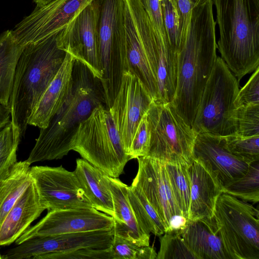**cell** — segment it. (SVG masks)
Here are the masks:
<instances>
[{"label": "cell", "instance_id": "4316f807", "mask_svg": "<svg viewBox=\"0 0 259 259\" xmlns=\"http://www.w3.org/2000/svg\"><path fill=\"white\" fill-rule=\"evenodd\" d=\"M127 197L138 223L147 234L160 236L165 228L154 208L138 187L127 186Z\"/></svg>", "mask_w": 259, "mask_h": 259}, {"label": "cell", "instance_id": "277c9868", "mask_svg": "<svg viewBox=\"0 0 259 259\" xmlns=\"http://www.w3.org/2000/svg\"><path fill=\"white\" fill-rule=\"evenodd\" d=\"M220 38L217 44L239 80L259 66V0H212Z\"/></svg>", "mask_w": 259, "mask_h": 259}, {"label": "cell", "instance_id": "e575fe53", "mask_svg": "<svg viewBox=\"0 0 259 259\" xmlns=\"http://www.w3.org/2000/svg\"><path fill=\"white\" fill-rule=\"evenodd\" d=\"M236 134L242 137L259 136V104L238 108Z\"/></svg>", "mask_w": 259, "mask_h": 259}, {"label": "cell", "instance_id": "5bb4252c", "mask_svg": "<svg viewBox=\"0 0 259 259\" xmlns=\"http://www.w3.org/2000/svg\"><path fill=\"white\" fill-rule=\"evenodd\" d=\"M114 226L112 217L94 207L49 210L43 219L29 227L15 242L18 245L36 236L109 230Z\"/></svg>", "mask_w": 259, "mask_h": 259}, {"label": "cell", "instance_id": "44dd1931", "mask_svg": "<svg viewBox=\"0 0 259 259\" xmlns=\"http://www.w3.org/2000/svg\"><path fill=\"white\" fill-rule=\"evenodd\" d=\"M44 210L32 181L0 225V245L15 242Z\"/></svg>", "mask_w": 259, "mask_h": 259}, {"label": "cell", "instance_id": "9c48e42d", "mask_svg": "<svg viewBox=\"0 0 259 259\" xmlns=\"http://www.w3.org/2000/svg\"><path fill=\"white\" fill-rule=\"evenodd\" d=\"M150 140L147 156L164 163L193 160L197 134L182 118L171 102L154 100L147 112Z\"/></svg>", "mask_w": 259, "mask_h": 259}, {"label": "cell", "instance_id": "ba28073f", "mask_svg": "<svg viewBox=\"0 0 259 259\" xmlns=\"http://www.w3.org/2000/svg\"><path fill=\"white\" fill-rule=\"evenodd\" d=\"M259 212L248 202L223 192L213 217L230 259H259Z\"/></svg>", "mask_w": 259, "mask_h": 259}, {"label": "cell", "instance_id": "60d3db41", "mask_svg": "<svg viewBox=\"0 0 259 259\" xmlns=\"http://www.w3.org/2000/svg\"><path fill=\"white\" fill-rule=\"evenodd\" d=\"M11 111L8 107L0 102V130L3 128L10 121Z\"/></svg>", "mask_w": 259, "mask_h": 259}, {"label": "cell", "instance_id": "7a4b0ae2", "mask_svg": "<svg viewBox=\"0 0 259 259\" xmlns=\"http://www.w3.org/2000/svg\"><path fill=\"white\" fill-rule=\"evenodd\" d=\"M101 105H106V101L100 80L85 65L75 59L70 92L47 127L40 128L26 161L30 165L67 155L72 150L73 139L80 123Z\"/></svg>", "mask_w": 259, "mask_h": 259}, {"label": "cell", "instance_id": "ffe728a7", "mask_svg": "<svg viewBox=\"0 0 259 259\" xmlns=\"http://www.w3.org/2000/svg\"><path fill=\"white\" fill-rule=\"evenodd\" d=\"M74 58L66 53L57 73L35 106L28 125L44 128L62 105L72 85V69Z\"/></svg>", "mask_w": 259, "mask_h": 259}, {"label": "cell", "instance_id": "d590c367", "mask_svg": "<svg viewBox=\"0 0 259 259\" xmlns=\"http://www.w3.org/2000/svg\"><path fill=\"white\" fill-rule=\"evenodd\" d=\"M112 259L110 247L106 249L81 248L77 249L46 253L32 259Z\"/></svg>", "mask_w": 259, "mask_h": 259}, {"label": "cell", "instance_id": "f1b7e54d", "mask_svg": "<svg viewBox=\"0 0 259 259\" xmlns=\"http://www.w3.org/2000/svg\"><path fill=\"white\" fill-rule=\"evenodd\" d=\"M21 137L11 121L0 130V181L9 177L18 163L16 153Z\"/></svg>", "mask_w": 259, "mask_h": 259}, {"label": "cell", "instance_id": "4fadbf2b", "mask_svg": "<svg viewBox=\"0 0 259 259\" xmlns=\"http://www.w3.org/2000/svg\"><path fill=\"white\" fill-rule=\"evenodd\" d=\"M153 100L134 74L123 71L119 89L109 110L128 155L139 122Z\"/></svg>", "mask_w": 259, "mask_h": 259}, {"label": "cell", "instance_id": "603a6c76", "mask_svg": "<svg viewBox=\"0 0 259 259\" xmlns=\"http://www.w3.org/2000/svg\"><path fill=\"white\" fill-rule=\"evenodd\" d=\"M190 181L189 219L211 218L216 201L223 193L217 181L200 163L193 159L188 165Z\"/></svg>", "mask_w": 259, "mask_h": 259}, {"label": "cell", "instance_id": "836d02e7", "mask_svg": "<svg viewBox=\"0 0 259 259\" xmlns=\"http://www.w3.org/2000/svg\"><path fill=\"white\" fill-rule=\"evenodd\" d=\"M163 24L167 40L177 54L179 49L180 15L176 0H160Z\"/></svg>", "mask_w": 259, "mask_h": 259}, {"label": "cell", "instance_id": "5b68a950", "mask_svg": "<svg viewBox=\"0 0 259 259\" xmlns=\"http://www.w3.org/2000/svg\"><path fill=\"white\" fill-rule=\"evenodd\" d=\"M72 150L106 175L115 178L122 174L131 160L105 105L95 108L80 123L73 139Z\"/></svg>", "mask_w": 259, "mask_h": 259}, {"label": "cell", "instance_id": "4dcf8cb0", "mask_svg": "<svg viewBox=\"0 0 259 259\" xmlns=\"http://www.w3.org/2000/svg\"><path fill=\"white\" fill-rule=\"evenodd\" d=\"M223 137L229 151L238 159L249 164L259 161V136L242 137L234 134Z\"/></svg>", "mask_w": 259, "mask_h": 259}, {"label": "cell", "instance_id": "2e32d148", "mask_svg": "<svg viewBox=\"0 0 259 259\" xmlns=\"http://www.w3.org/2000/svg\"><path fill=\"white\" fill-rule=\"evenodd\" d=\"M137 159L138 170L131 185L138 187L142 191L166 231L170 218L174 215L182 214L172 195L165 163L147 156Z\"/></svg>", "mask_w": 259, "mask_h": 259}, {"label": "cell", "instance_id": "d6a6232c", "mask_svg": "<svg viewBox=\"0 0 259 259\" xmlns=\"http://www.w3.org/2000/svg\"><path fill=\"white\" fill-rule=\"evenodd\" d=\"M182 233L167 231L161 235L160 249L156 259H195L184 242Z\"/></svg>", "mask_w": 259, "mask_h": 259}, {"label": "cell", "instance_id": "8d00e7d4", "mask_svg": "<svg viewBox=\"0 0 259 259\" xmlns=\"http://www.w3.org/2000/svg\"><path fill=\"white\" fill-rule=\"evenodd\" d=\"M150 140V133L146 113L140 120L134 135L128 153L131 159L147 156Z\"/></svg>", "mask_w": 259, "mask_h": 259}, {"label": "cell", "instance_id": "d6986e66", "mask_svg": "<svg viewBox=\"0 0 259 259\" xmlns=\"http://www.w3.org/2000/svg\"><path fill=\"white\" fill-rule=\"evenodd\" d=\"M123 16V30L121 48L123 71L128 70L134 74L155 100L158 94L157 81L126 0H124Z\"/></svg>", "mask_w": 259, "mask_h": 259}, {"label": "cell", "instance_id": "74e56055", "mask_svg": "<svg viewBox=\"0 0 259 259\" xmlns=\"http://www.w3.org/2000/svg\"><path fill=\"white\" fill-rule=\"evenodd\" d=\"M235 104L237 108L244 105L259 104V67L239 90Z\"/></svg>", "mask_w": 259, "mask_h": 259}, {"label": "cell", "instance_id": "1f68e13d", "mask_svg": "<svg viewBox=\"0 0 259 259\" xmlns=\"http://www.w3.org/2000/svg\"><path fill=\"white\" fill-rule=\"evenodd\" d=\"M110 251L112 259H155L157 255L153 247L139 246L115 234Z\"/></svg>", "mask_w": 259, "mask_h": 259}, {"label": "cell", "instance_id": "d4e9b609", "mask_svg": "<svg viewBox=\"0 0 259 259\" xmlns=\"http://www.w3.org/2000/svg\"><path fill=\"white\" fill-rule=\"evenodd\" d=\"M74 171L93 207L113 218V202L108 176L83 158L76 159Z\"/></svg>", "mask_w": 259, "mask_h": 259}, {"label": "cell", "instance_id": "7402d4cb", "mask_svg": "<svg viewBox=\"0 0 259 259\" xmlns=\"http://www.w3.org/2000/svg\"><path fill=\"white\" fill-rule=\"evenodd\" d=\"M182 237L195 259H230L213 216L189 219Z\"/></svg>", "mask_w": 259, "mask_h": 259}, {"label": "cell", "instance_id": "7c38bea8", "mask_svg": "<svg viewBox=\"0 0 259 259\" xmlns=\"http://www.w3.org/2000/svg\"><path fill=\"white\" fill-rule=\"evenodd\" d=\"M93 0H54L42 6H36L12 30L23 46L46 39L60 33L70 21Z\"/></svg>", "mask_w": 259, "mask_h": 259}, {"label": "cell", "instance_id": "52a82bcc", "mask_svg": "<svg viewBox=\"0 0 259 259\" xmlns=\"http://www.w3.org/2000/svg\"><path fill=\"white\" fill-rule=\"evenodd\" d=\"M101 80L109 109L119 89L123 68L121 48L124 0H93Z\"/></svg>", "mask_w": 259, "mask_h": 259}, {"label": "cell", "instance_id": "484cf974", "mask_svg": "<svg viewBox=\"0 0 259 259\" xmlns=\"http://www.w3.org/2000/svg\"><path fill=\"white\" fill-rule=\"evenodd\" d=\"M24 47L16 40L12 30L0 36V102L8 107L16 65Z\"/></svg>", "mask_w": 259, "mask_h": 259}, {"label": "cell", "instance_id": "83f0119b", "mask_svg": "<svg viewBox=\"0 0 259 259\" xmlns=\"http://www.w3.org/2000/svg\"><path fill=\"white\" fill-rule=\"evenodd\" d=\"M187 163H165L170 186L176 204L184 217L189 219L190 181Z\"/></svg>", "mask_w": 259, "mask_h": 259}, {"label": "cell", "instance_id": "9a60e30c", "mask_svg": "<svg viewBox=\"0 0 259 259\" xmlns=\"http://www.w3.org/2000/svg\"><path fill=\"white\" fill-rule=\"evenodd\" d=\"M114 228L29 238L3 255L2 259H29L37 255L56 252L71 251L81 248L106 249L110 247Z\"/></svg>", "mask_w": 259, "mask_h": 259}, {"label": "cell", "instance_id": "e0dca14e", "mask_svg": "<svg viewBox=\"0 0 259 259\" xmlns=\"http://www.w3.org/2000/svg\"><path fill=\"white\" fill-rule=\"evenodd\" d=\"M58 48L85 65L102 79L98 56L94 12L90 4L76 15L57 35Z\"/></svg>", "mask_w": 259, "mask_h": 259}, {"label": "cell", "instance_id": "30bf717a", "mask_svg": "<svg viewBox=\"0 0 259 259\" xmlns=\"http://www.w3.org/2000/svg\"><path fill=\"white\" fill-rule=\"evenodd\" d=\"M134 23L157 81V102H171L177 80V54L152 25L141 0H126Z\"/></svg>", "mask_w": 259, "mask_h": 259}, {"label": "cell", "instance_id": "6da1fadb", "mask_svg": "<svg viewBox=\"0 0 259 259\" xmlns=\"http://www.w3.org/2000/svg\"><path fill=\"white\" fill-rule=\"evenodd\" d=\"M212 5V0H205L193 8L186 37L177 55L176 86L171 102L191 126L217 57Z\"/></svg>", "mask_w": 259, "mask_h": 259}, {"label": "cell", "instance_id": "f546056e", "mask_svg": "<svg viewBox=\"0 0 259 259\" xmlns=\"http://www.w3.org/2000/svg\"><path fill=\"white\" fill-rule=\"evenodd\" d=\"M223 192L247 202L257 203L259 200V161L249 164L246 173L225 186Z\"/></svg>", "mask_w": 259, "mask_h": 259}, {"label": "cell", "instance_id": "ab89813d", "mask_svg": "<svg viewBox=\"0 0 259 259\" xmlns=\"http://www.w3.org/2000/svg\"><path fill=\"white\" fill-rule=\"evenodd\" d=\"M188 221L189 219L182 214L174 215L170 218L168 228L166 231H175L183 232L187 226Z\"/></svg>", "mask_w": 259, "mask_h": 259}, {"label": "cell", "instance_id": "cb8c5ba5", "mask_svg": "<svg viewBox=\"0 0 259 259\" xmlns=\"http://www.w3.org/2000/svg\"><path fill=\"white\" fill-rule=\"evenodd\" d=\"M114 215V234L139 246H149L150 235L140 227L127 197V185L117 178L108 176Z\"/></svg>", "mask_w": 259, "mask_h": 259}, {"label": "cell", "instance_id": "7bdbcfd3", "mask_svg": "<svg viewBox=\"0 0 259 259\" xmlns=\"http://www.w3.org/2000/svg\"><path fill=\"white\" fill-rule=\"evenodd\" d=\"M205 0H176L180 9H192L195 6Z\"/></svg>", "mask_w": 259, "mask_h": 259}, {"label": "cell", "instance_id": "8fae6325", "mask_svg": "<svg viewBox=\"0 0 259 259\" xmlns=\"http://www.w3.org/2000/svg\"><path fill=\"white\" fill-rule=\"evenodd\" d=\"M29 175L45 209L93 207L74 171L62 165L35 166L30 167Z\"/></svg>", "mask_w": 259, "mask_h": 259}, {"label": "cell", "instance_id": "3957f363", "mask_svg": "<svg viewBox=\"0 0 259 259\" xmlns=\"http://www.w3.org/2000/svg\"><path fill=\"white\" fill-rule=\"evenodd\" d=\"M57 35L25 46L17 62L9 108L11 121L21 137L35 106L64 60L66 52L58 48Z\"/></svg>", "mask_w": 259, "mask_h": 259}, {"label": "cell", "instance_id": "ac0fdd59", "mask_svg": "<svg viewBox=\"0 0 259 259\" xmlns=\"http://www.w3.org/2000/svg\"><path fill=\"white\" fill-rule=\"evenodd\" d=\"M193 159L203 166L222 190L231 182L243 177L249 165L229 151L223 137L207 133L197 134Z\"/></svg>", "mask_w": 259, "mask_h": 259}, {"label": "cell", "instance_id": "8992f818", "mask_svg": "<svg viewBox=\"0 0 259 259\" xmlns=\"http://www.w3.org/2000/svg\"><path fill=\"white\" fill-rule=\"evenodd\" d=\"M238 80L221 57H217L205 85L192 126L198 134L225 137L237 132L235 101Z\"/></svg>", "mask_w": 259, "mask_h": 259}, {"label": "cell", "instance_id": "f35d334b", "mask_svg": "<svg viewBox=\"0 0 259 259\" xmlns=\"http://www.w3.org/2000/svg\"><path fill=\"white\" fill-rule=\"evenodd\" d=\"M141 1L154 29L163 39L168 42L163 24L160 0Z\"/></svg>", "mask_w": 259, "mask_h": 259}, {"label": "cell", "instance_id": "ee69618b", "mask_svg": "<svg viewBox=\"0 0 259 259\" xmlns=\"http://www.w3.org/2000/svg\"><path fill=\"white\" fill-rule=\"evenodd\" d=\"M0 259H2V255L0 254Z\"/></svg>", "mask_w": 259, "mask_h": 259}, {"label": "cell", "instance_id": "b9f144b4", "mask_svg": "<svg viewBox=\"0 0 259 259\" xmlns=\"http://www.w3.org/2000/svg\"><path fill=\"white\" fill-rule=\"evenodd\" d=\"M16 166L9 177L4 181H0V202L12 183L15 175Z\"/></svg>", "mask_w": 259, "mask_h": 259}]
</instances>
